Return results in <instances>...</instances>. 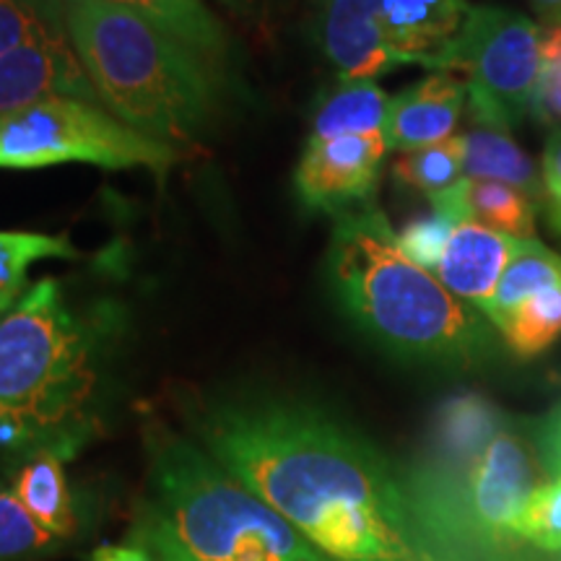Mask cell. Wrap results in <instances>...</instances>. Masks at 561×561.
<instances>
[{"mask_svg": "<svg viewBox=\"0 0 561 561\" xmlns=\"http://www.w3.org/2000/svg\"><path fill=\"white\" fill-rule=\"evenodd\" d=\"M34 5V11L39 13L42 21H45L47 26L55 34H60V37H68L66 34V0H30Z\"/></svg>", "mask_w": 561, "mask_h": 561, "instance_id": "f1b7e54d", "label": "cell"}, {"mask_svg": "<svg viewBox=\"0 0 561 561\" xmlns=\"http://www.w3.org/2000/svg\"><path fill=\"white\" fill-rule=\"evenodd\" d=\"M193 439L335 561H439L411 515L403 476L314 405L214 398L185 409Z\"/></svg>", "mask_w": 561, "mask_h": 561, "instance_id": "6da1fadb", "label": "cell"}, {"mask_svg": "<svg viewBox=\"0 0 561 561\" xmlns=\"http://www.w3.org/2000/svg\"><path fill=\"white\" fill-rule=\"evenodd\" d=\"M496 331L517 356H538L561 335V284L533 291L510 314L496 322Z\"/></svg>", "mask_w": 561, "mask_h": 561, "instance_id": "44dd1931", "label": "cell"}, {"mask_svg": "<svg viewBox=\"0 0 561 561\" xmlns=\"http://www.w3.org/2000/svg\"><path fill=\"white\" fill-rule=\"evenodd\" d=\"M224 9H229L231 13H237V16H242V13H250V0H219Z\"/></svg>", "mask_w": 561, "mask_h": 561, "instance_id": "836d02e7", "label": "cell"}, {"mask_svg": "<svg viewBox=\"0 0 561 561\" xmlns=\"http://www.w3.org/2000/svg\"><path fill=\"white\" fill-rule=\"evenodd\" d=\"M543 203H561V130H553L543 149Z\"/></svg>", "mask_w": 561, "mask_h": 561, "instance_id": "4316f807", "label": "cell"}, {"mask_svg": "<svg viewBox=\"0 0 561 561\" xmlns=\"http://www.w3.org/2000/svg\"><path fill=\"white\" fill-rule=\"evenodd\" d=\"M392 174L401 185L411 187L426 198L453 191L462 180V140L453 136L424 149L405 151L392 164Z\"/></svg>", "mask_w": 561, "mask_h": 561, "instance_id": "7402d4cb", "label": "cell"}, {"mask_svg": "<svg viewBox=\"0 0 561 561\" xmlns=\"http://www.w3.org/2000/svg\"><path fill=\"white\" fill-rule=\"evenodd\" d=\"M66 458L58 453H37L21 460L13 476L11 491L32 512L42 528L50 530L58 541L76 533V504L66 476Z\"/></svg>", "mask_w": 561, "mask_h": 561, "instance_id": "5bb4252c", "label": "cell"}, {"mask_svg": "<svg viewBox=\"0 0 561 561\" xmlns=\"http://www.w3.org/2000/svg\"><path fill=\"white\" fill-rule=\"evenodd\" d=\"M543 450H546V462H549L551 471H557L561 466V409L546 421L543 430Z\"/></svg>", "mask_w": 561, "mask_h": 561, "instance_id": "f546056e", "label": "cell"}, {"mask_svg": "<svg viewBox=\"0 0 561 561\" xmlns=\"http://www.w3.org/2000/svg\"><path fill=\"white\" fill-rule=\"evenodd\" d=\"M559 30H561V26H559Z\"/></svg>", "mask_w": 561, "mask_h": 561, "instance_id": "d590c367", "label": "cell"}, {"mask_svg": "<svg viewBox=\"0 0 561 561\" xmlns=\"http://www.w3.org/2000/svg\"><path fill=\"white\" fill-rule=\"evenodd\" d=\"M66 34L100 104L140 136L178 144L221 104V62L107 0H66Z\"/></svg>", "mask_w": 561, "mask_h": 561, "instance_id": "277c9868", "label": "cell"}, {"mask_svg": "<svg viewBox=\"0 0 561 561\" xmlns=\"http://www.w3.org/2000/svg\"><path fill=\"white\" fill-rule=\"evenodd\" d=\"M107 3L123 5V9L149 19L153 26L185 42L187 47L210 60L221 62L227 58L229 34L208 9L206 0H107Z\"/></svg>", "mask_w": 561, "mask_h": 561, "instance_id": "2e32d148", "label": "cell"}, {"mask_svg": "<svg viewBox=\"0 0 561 561\" xmlns=\"http://www.w3.org/2000/svg\"><path fill=\"white\" fill-rule=\"evenodd\" d=\"M442 561H473V557H458V559H442Z\"/></svg>", "mask_w": 561, "mask_h": 561, "instance_id": "e575fe53", "label": "cell"}, {"mask_svg": "<svg viewBox=\"0 0 561 561\" xmlns=\"http://www.w3.org/2000/svg\"><path fill=\"white\" fill-rule=\"evenodd\" d=\"M133 541H136V546H140V549L149 551L153 561H187L178 549H174V546L167 543L164 538L151 536V533L133 530Z\"/></svg>", "mask_w": 561, "mask_h": 561, "instance_id": "83f0119b", "label": "cell"}, {"mask_svg": "<svg viewBox=\"0 0 561 561\" xmlns=\"http://www.w3.org/2000/svg\"><path fill=\"white\" fill-rule=\"evenodd\" d=\"M533 112L541 117V123L551 125L553 130H561V55L559 58L543 60V73L538 81Z\"/></svg>", "mask_w": 561, "mask_h": 561, "instance_id": "484cf974", "label": "cell"}, {"mask_svg": "<svg viewBox=\"0 0 561 561\" xmlns=\"http://www.w3.org/2000/svg\"><path fill=\"white\" fill-rule=\"evenodd\" d=\"M146 458L151 500L133 530L164 538L187 561H335L193 437L146 426Z\"/></svg>", "mask_w": 561, "mask_h": 561, "instance_id": "5b68a950", "label": "cell"}, {"mask_svg": "<svg viewBox=\"0 0 561 561\" xmlns=\"http://www.w3.org/2000/svg\"><path fill=\"white\" fill-rule=\"evenodd\" d=\"M466 104V81L455 73L434 70L390 100L385 117L388 151H416L453 138Z\"/></svg>", "mask_w": 561, "mask_h": 561, "instance_id": "8fae6325", "label": "cell"}, {"mask_svg": "<svg viewBox=\"0 0 561 561\" xmlns=\"http://www.w3.org/2000/svg\"><path fill=\"white\" fill-rule=\"evenodd\" d=\"M62 257L76 261L79 250L68 237L34 234V231H0V318L26 291V271L37 261Z\"/></svg>", "mask_w": 561, "mask_h": 561, "instance_id": "ffe728a7", "label": "cell"}, {"mask_svg": "<svg viewBox=\"0 0 561 561\" xmlns=\"http://www.w3.org/2000/svg\"><path fill=\"white\" fill-rule=\"evenodd\" d=\"M510 257L512 237L483 227L476 219H462L447 240L434 276L447 291L483 314L494 299Z\"/></svg>", "mask_w": 561, "mask_h": 561, "instance_id": "4fadbf2b", "label": "cell"}, {"mask_svg": "<svg viewBox=\"0 0 561 561\" xmlns=\"http://www.w3.org/2000/svg\"><path fill=\"white\" fill-rule=\"evenodd\" d=\"M174 161V146L140 136L102 104L76 96H53L0 117V170L94 164L164 178Z\"/></svg>", "mask_w": 561, "mask_h": 561, "instance_id": "8992f818", "label": "cell"}, {"mask_svg": "<svg viewBox=\"0 0 561 561\" xmlns=\"http://www.w3.org/2000/svg\"><path fill=\"white\" fill-rule=\"evenodd\" d=\"M390 96L375 81H341L314 112L310 138L385 133Z\"/></svg>", "mask_w": 561, "mask_h": 561, "instance_id": "e0dca14e", "label": "cell"}, {"mask_svg": "<svg viewBox=\"0 0 561 561\" xmlns=\"http://www.w3.org/2000/svg\"><path fill=\"white\" fill-rule=\"evenodd\" d=\"M328 271L348 318L396 356L471 369L494 354L496 328L405 255L375 201L335 216Z\"/></svg>", "mask_w": 561, "mask_h": 561, "instance_id": "7a4b0ae2", "label": "cell"}, {"mask_svg": "<svg viewBox=\"0 0 561 561\" xmlns=\"http://www.w3.org/2000/svg\"><path fill=\"white\" fill-rule=\"evenodd\" d=\"M42 34H55L30 0H0V55Z\"/></svg>", "mask_w": 561, "mask_h": 561, "instance_id": "d4e9b609", "label": "cell"}, {"mask_svg": "<svg viewBox=\"0 0 561 561\" xmlns=\"http://www.w3.org/2000/svg\"><path fill=\"white\" fill-rule=\"evenodd\" d=\"M561 284V255L536 240H512V257L507 271L496 286L494 299L483 312L491 325L496 328L504 314H510L525 297L543 286Z\"/></svg>", "mask_w": 561, "mask_h": 561, "instance_id": "ac0fdd59", "label": "cell"}, {"mask_svg": "<svg viewBox=\"0 0 561 561\" xmlns=\"http://www.w3.org/2000/svg\"><path fill=\"white\" fill-rule=\"evenodd\" d=\"M385 153H388L385 133L307 138L305 153L294 174L299 201L335 216L367 206L380 180Z\"/></svg>", "mask_w": 561, "mask_h": 561, "instance_id": "ba28073f", "label": "cell"}, {"mask_svg": "<svg viewBox=\"0 0 561 561\" xmlns=\"http://www.w3.org/2000/svg\"><path fill=\"white\" fill-rule=\"evenodd\" d=\"M100 424V341L58 280L42 278L0 318V450L73 460Z\"/></svg>", "mask_w": 561, "mask_h": 561, "instance_id": "3957f363", "label": "cell"}, {"mask_svg": "<svg viewBox=\"0 0 561 561\" xmlns=\"http://www.w3.org/2000/svg\"><path fill=\"white\" fill-rule=\"evenodd\" d=\"M58 538L34 520L11 489H0V561L30 559L50 551Z\"/></svg>", "mask_w": 561, "mask_h": 561, "instance_id": "cb8c5ba5", "label": "cell"}, {"mask_svg": "<svg viewBox=\"0 0 561 561\" xmlns=\"http://www.w3.org/2000/svg\"><path fill=\"white\" fill-rule=\"evenodd\" d=\"M437 70L466 76L473 125L510 133L533 112L543 73L541 30L523 13L471 5Z\"/></svg>", "mask_w": 561, "mask_h": 561, "instance_id": "52a82bcc", "label": "cell"}, {"mask_svg": "<svg viewBox=\"0 0 561 561\" xmlns=\"http://www.w3.org/2000/svg\"><path fill=\"white\" fill-rule=\"evenodd\" d=\"M468 11V0H380L382 39L401 66H424L434 73Z\"/></svg>", "mask_w": 561, "mask_h": 561, "instance_id": "7c38bea8", "label": "cell"}, {"mask_svg": "<svg viewBox=\"0 0 561 561\" xmlns=\"http://www.w3.org/2000/svg\"><path fill=\"white\" fill-rule=\"evenodd\" d=\"M512 538L541 551H561V466L553 471V479L541 483L525 502L512 525Z\"/></svg>", "mask_w": 561, "mask_h": 561, "instance_id": "603a6c76", "label": "cell"}, {"mask_svg": "<svg viewBox=\"0 0 561 561\" xmlns=\"http://www.w3.org/2000/svg\"><path fill=\"white\" fill-rule=\"evenodd\" d=\"M533 11L541 16L546 24H551L553 30L561 26V0H530Z\"/></svg>", "mask_w": 561, "mask_h": 561, "instance_id": "1f68e13d", "label": "cell"}, {"mask_svg": "<svg viewBox=\"0 0 561 561\" xmlns=\"http://www.w3.org/2000/svg\"><path fill=\"white\" fill-rule=\"evenodd\" d=\"M462 140V178L494 180L504 185L520 187L538 206H543V178L538 174L533 159L525 153L507 130L473 125L460 136Z\"/></svg>", "mask_w": 561, "mask_h": 561, "instance_id": "9a60e30c", "label": "cell"}, {"mask_svg": "<svg viewBox=\"0 0 561 561\" xmlns=\"http://www.w3.org/2000/svg\"><path fill=\"white\" fill-rule=\"evenodd\" d=\"M53 96L100 104L68 37L42 34L0 55V117Z\"/></svg>", "mask_w": 561, "mask_h": 561, "instance_id": "9c48e42d", "label": "cell"}, {"mask_svg": "<svg viewBox=\"0 0 561 561\" xmlns=\"http://www.w3.org/2000/svg\"><path fill=\"white\" fill-rule=\"evenodd\" d=\"M460 201L468 219H476L483 227L502 231L512 240H528V237H533L538 203L528 193H523L520 187L504 185V182L494 180L462 178Z\"/></svg>", "mask_w": 561, "mask_h": 561, "instance_id": "d6986e66", "label": "cell"}, {"mask_svg": "<svg viewBox=\"0 0 561 561\" xmlns=\"http://www.w3.org/2000/svg\"><path fill=\"white\" fill-rule=\"evenodd\" d=\"M543 208H546V221H549L551 231L561 240V203H543Z\"/></svg>", "mask_w": 561, "mask_h": 561, "instance_id": "d6a6232c", "label": "cell"}, {"mask_svg": "<svg viewBox=\"0 0 561 561\" xmlns=\"http://www.w3.org/2000/svg\"><path fill=\"white\" fill-rule=\"evenodd\" d=\"M318 37L341 81H375L398 68L380 30V0H320Z\"/></svg>", "mask_w": 561, "mask_h": 561, "instance_id": "30bf717a", "label": "cell"}, {"mask_svg": "<svg viewBox=\"0 0 561 561\" xmlns=\"http://www.w3.org/2000/svg\"><path fill=\"white\" fill-rule=\"evenodd\" d=\"M91 561H153V557L140 546H102Z\"/></svg>", "mask_w": 561, "mask_h": 561, "instance_id": "4dcf8cb0", "label": "cell"}]
</instances>
